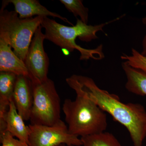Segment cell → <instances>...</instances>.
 <instances>
[{
	"label": "cell",
	"mask_w": 146,
	"mask_h": 146,
	"mask_svg": "<svg viewBox=\"0 0 146 146\" xmlns=\"http://www.w3.org/2000/svg\"><path fill=\"white\" fill-rule=\"evenodd\" d=\"M4 121L6 126V131H8L13 137L28 144L29 126L26 125L23 119L18 113L13 99L11 101L5 116Z\"/></svg>",
	"instance_id": "8fae6325"
},
{
	"label": "cell",
	"mask_w": 146,
	"mask_h": 146,
	"mask_svg": "<svg viewBox=\"0 0 146 146\" xmlns=\"http://www.w3.org/2000/svg\"><path fill=\"white\" fill-rule=\"evenodd\" d=\"M119 18L94 26L87 25L77 18L75 25L68 27L45 17L43 18L41 26L45 29V39L69 52H72L74 50H78L81 54V60H87L90 58L100 60L104 57L102 45L93 49H88L77 44L76 39L78 37L82 41L89 42L93 39H98L97 33L98 32H104V27L106 25L117 21Z\"/></svg>",
	"instance_id": "7a4b0ae2"
},
{
	"label": "cell",
	"mask_w": 146,
	"mask_h": 146,
	"mask_svg": "<svg viewBox=\"0 0 146 146\" xmlns=\"http://www.w3.org/2000/svg\"><path fill=\"white\" fill-rule=\"evenodd\" d=\"M66 81L76 94L87 97L124 126L134 146L143 145L146 137V110L142 105L123 103L117 95L100 89L94 80L87 76L74 74L66 78Z\"/></svg>",
	"instance_id": "6da1fadb"
},
{
	"label": "cell",
	"mask_w": 146,
	"mask_h": 146,
	"mask_svg": "<svg viewBox=\"0 0 146 146\" xmlns=\"http://www.w3.org/2000/svg\"><path fill=\"white\" fill-rule=\"evenodd\" d=\"M142 22L145 25H146V16L143 18V20H142Z\"/></svg>",
	"instance_id": "d6986e66"
},
{
	"label": "cell",
	"mask_w": 146,
	"mask_h": 146,
	"mask_svg": "<svg viewBox=\"0 0 146 146\" xmlns=\"http://www.w3.org/2000/svg\"><path fill=\"white\" fill-rule=\"evenodd\" d=\"M145 138H146V137H145Z\"/></svg>",
	"instance_id": "44dd1931"
},
{
	"label": "cell",
	"mask_w": 146,
	"mask_h": 146,
	"mask_svg": "<svg viewBox=\"0 0 146 146\" xmlns=\"http://www.w3.org/2000/svg\"><path fill=\"white\" fill-rule=\"evenodd\" d=\"M80 138L83 146H122L113 134L105 131Z\"/></svg>",
	"instance_id": "5bb4252c"
},
{
	"label": "cell",
	"mask_w": 146,
	"mask_h": 146,
	"mask_svg": "<svg viewBox=\"0 0 146 146\" xmlns=\"http://www.w3.org/2000/svg\"><path fill=\"white\" fill-rule=\"evenodd\" d=\"M17 76L13 73L0 72V127L5 126L4 117L8 110L13 94Z\"/></svg>",
	"instance_id": "7c38bea8"
},
{
	"label": "cell",
	"mask_w": 146,
	"mask_h": 146,
	"mask_svg": "<svg viewBox=\"0 0 146 146\" xmlns=\"http://www.w3.org/2000/svg\"><path fill=\"white\" fill-rule=\"evenodd\" d=\"M65 8L76 18L79 16L84 23L87 24L89 18V9L85 7L80 0H60Z\"/></svg>",
	"instance_id": "9a60e30c"
},
{
	"label": "cell",
	"mask_w": 146,
	"mask_h": 146,
	"mask_svg": "<svg viewBox=\"0 0 146 146\" xmlns=\"http://www.w3.org/2000/svg\"><path fill=\"white\" fill-rule=\"evenodd\" d=\"M13 100L18 113L24 121L30 120L33 96L31 81L27 77L17 76Z\"/></svg>",
	"instance_id": "ba28073f"
},
{
	"label": "cell",
	"mask_w": 146,
	"mask_h": 146,
	"mask_svg": "<svg viewBox=\"0 0 146 146\" xmlns=\"http://www.w3.org/2000/svg\"><path fill=\"white\" fill-rule=\"evenodd\" d=\"M57 146H69L68 145H65V144H61V145H59Z\"/></svg>",
	"instance_id": "ffe728a7"
},
{
	"label": "cell",
	"mask_w": 146,
	"mask_h": 146,
	"mask_svg": "<svg viewBox=\"0 0 146 146\" xmlns=\"http://www.w3.org/2000/svg\"><path fill=\"white\" fill-rule=\"evenodd\" d=\"M7 1L13 5L15 11L22 19L33 18L35 16L43 17L51 16L72 25L67 18L48 10L37 0H7Z\"/></svg>",
	"instance_id": "9c48e42d"
},
{
	"label": "cell",
	"mask_w": 146,
	"mask_h": 146,
	"mask_svg": "<svg viewBox=\"0 0 146 146\" xmlns=\"http://www.w3.org/2000/svg\"><path fill=\"white\" fill-rule=\"evenodd\" d=\"M8 43L0 39V72L13 73L29 78L25 62L18 57Z\"/></svg>",
	"instance_id": "30bf717a"
},
{
	"label": "cell",
	"mask_w": 146,
	"mask_h": 146,
	"mask_svg": "<svg viewBox=\"0 0 146 146\" xmlns=\"http://www.w3.org/2000/svg\"><path fill=\"white\" fill-rule=\"evenodd\" d=\"M33 102L31 124L52 126L60 120V99L54 82L50 79L33 82Z\"/></svg>",
	"instance_id": "5b68a950"
},
{
	"label": "cell",
	"mask_w": 146,
	"mask_h": 146,
	"mask_svg": "<svg viewBox=\"0 0 146 146\" xmlns=\"http://www.w3.org/2000/svg\"><path fill=\"white\" fill-rule=\"evenodd\" d=\"M28 126L29 146H57L61 144L82 145L81 138L71 134L61 120L52 126L30 124Z\"/></svg>",
	"instance_id": "8992f818"
},
{
	"label": "cell",
	"mask_w": 146,
	"mask_h": 146,
	"mask_svg": "<svg viewBox=\"0 0 146 146\" xmlns=\"http://www.w3.org/2000/svg\"><path fill=\"white\" fill-rule=\"evenodd\" d=\"M142 47H143V50L141 54L142 55L146 57V35L144 36L143 42H142Z\"/></svg>",
	"instance_id": "ac0fdd59"
},
{
	"label": "cell",
	"mask_w": 146,
	"mask_h": 146,
	"mask_svg": "<svg viewBox=\"0 0 146 146\" xmlns=\"http://www.w3.org/2000/svg\"><path fill=\"white\" fill-rule=\"evenodd\" d=\"M121 58L131 67L146 72V57L135 49H131L130 55L123 54Z\"/></svg>",
	"instance_id": "2e32d148"
},
{
	"label": "cell",
	"mask_w": 146,
	"mask_h": 146,
	"mask_svg": "<svg viewBox=\"0 0 146 146\" xmlns=\"http://www.w3.org/2000/svg\"><path fill=\"white\" fill-rule=\"evenodd\" d=\"M1 146H29V144L15 138L8 131L0 134Z\"/></svg>",
	"instance_id": "e0dca14e"
},
{
	"label": "cell",
	"mask_w": 146,
	"mask_h": 146,
	"mask_svg": "<svg viewBox=\"0 0 146 146\" xmlns=\"http://www.w3.org/2000/svg\"><path fill=\"white\" fill-rule=\"evenodd\" d=\"M62 110L69 132L84 136L105 132L108 126L105 112L87 97L76 94L75 99H66Z\"/></svg>",
	"instance_id": "3957f363"
},
{
	"label": "cell",
	"mask_w": 146,
	"mask_h": 146,
	"mask_svg": "<svg viewBox=\"0 0 146 146\" xmlns=\"http://www.w3.org/2000/svg\"><path fill=\"white\" fill-rule=\"evenodd\" d=\"M43 17L22 19L15 11H0V39L10 45L15 54L25 61L33 36L42 25Z\"/></svg>",
	"instance_id": "277c9868"
},
{
	"label": "cell",
	"mask_w": 146,
	"mask_h": 146,
	"mask_svg": "<svg viewBox=\"0 0 146 146\" xmlns=\"http://www.w3.org/2000/svg\"><path fill=\"white\" fill-rule=\"evenodd\" d=\"M40 26L33 35L25 62L33 82H41L48 78L49 60L44 47L45 35Z\"/></svg>",
	"instance_id": "52a82bcc"
},
{
	"label": "cell",
	"mask_w": 146,
	"mask_h": 146,
	"mask_svg": "<svg viewBox=\"0 0 146 146\" xmlns=\"http://www.w3.org/2000/svg\"><path fill=\"white\" fill-rule=\"evenodd\" d=\"M122 67L127 79V90L136 95L146 96V72L132 68L124 61Z\"/></svg>",
	"instance_id": "4fadbf2b"
}]
</instances>
